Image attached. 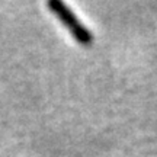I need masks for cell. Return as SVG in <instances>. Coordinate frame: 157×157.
<instances>
[{
	"mask_svg": "<svg viewBox=\"0 0 157 157\" xmlns=\"http://www.w3.org/2000/svg\"><path fill=\"white\" fill-rule=\"evenodd\" d=\"M48 7H50L51 12L64 23V26L71 32V35L74 36V39H76L77 42L89 45L90 42L93 41V36H92V34L89 32V29L84 28L83 25L80 23V21L76 17V15H74L73 12L70 10L63 2H60V0H50V2H48Z\"/></svg>",
	"mask_w": 157,
	"mask_h": 157,
	"instance_id": "1",
	"label": "cell"
}]
</instances>
